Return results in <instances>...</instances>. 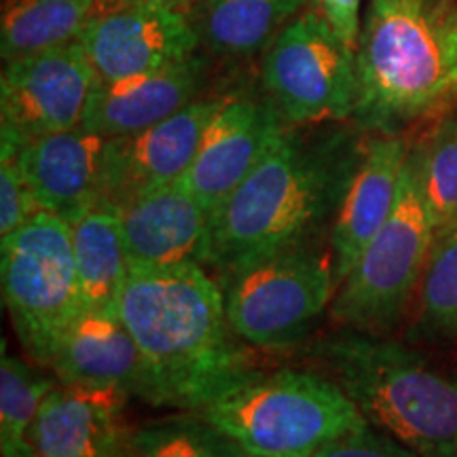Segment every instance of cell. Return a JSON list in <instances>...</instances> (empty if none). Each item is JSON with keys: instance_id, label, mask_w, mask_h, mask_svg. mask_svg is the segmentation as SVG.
Instances as JSON below:
<instances>
[{"instance_id": "cell-1", "label": "cell", "mask_w": 457, "mask_h": 457, "mask_svg": "<svg viewBox=\"0 0 457 457\" xmlns=\"http://www.w3.org/2000/svg\"><path fill=\"white\" fill-rule=\"evenodd\" d=\"M360 146L341 131L301 136L284 128L210 225L205 267L220 279L267 256L316 244L333 225Z\"/></svg>"}, {"instance_id": "cell-2", "label": "cell", "mask_w": 457, "mask_h": 457, "mask_svg": "<svg viewBox=\"0 0 457 457\" xmlns=\"http://www.w3.org/2000/svg\"><path fill=\"white\" fill-rule=\"evenodd\" d=\"M117 310L146 362L155 407L199 411L253 373L208 267L131 271Z\"/></svg>"}, {"instance_id": "cell-3", "label": "cell", "mask_w": 457, "mask_h": 457, "mask_svg": "<svg viewBox=\"0 0 457 457\" xmlns=\"http://www.w3.org/2000/svg\"><path fill=\"white\" fill-rule=\"evenodd\" d=\"M375 430L417 457H457V373L386 335L343 330L313 347Z\"/></svg>"}, {"instance_id": "cell-4", "label": "cell", "mask_w": 457, "mask_h": 457, "mask_svg": "<svg viewBox=\"0 0 457 457\" xmlns=\"http://www.w3.org/2000/svg\"><path fill=\"white\" fill-rule=\"evenodd\" d=\"M449 0H370L356 51L353 121L400 134L457 94Z\"/></svg>"}, {"instance_id": "cell-5", "label": "cell", "mask_w": 457, "mask_h": 457, "mask_svg": "<svg viewBox=\"0 0 457 457\" xmlns=\"http://www.w3.org/2000/svg\"><path fill=\"white\" fill-rule=\"evenodd\" d=\"M248 457H313L369 426L337 381L313 370H253L199 409Z\"/></svg>"}, {"instance_id": "cell-6", "label": "cell", "mask_w": 457, "mask_h": 457, "mask_svg": "<svg viewBox=\"0 0 457 457\" xmlns=\"http://www.w3.org/2000/svg\"><path fill=\"white\" fill-rule=\"evenodd\" d=\"M432 244L430 214L413 163L407 157L390 219L337 288L330 316L345 328L360 333H390L404 316L421 282Z\"/></svg>"}, {"instance_id": "cell-7", "label": "cell", "mask_w": 457, "mask_h": 457, "mask_svg": "<svg viewBox=\"0 0 457 457\" xmlns=\"http://www.w3.org/2000/svg\"><path fill=\"white\" fill-rule=\"evenodd\" d=\"M3 301L24 350L47 364L55 343L81 316L71 222L38 210L0 244Z\"/></svg>"}, {"instance_id": "cell-8", "label": "cell", "mask_w": 457, "mask_h": 457, "mask_svg": "<svg viewBox=\"0 0 457 457\" xmlns=\"http://www.w3.org/2000/svg\"><path fill=\"white\" fill-rule=\"evenodd\" d=\"M220 286L228 327L256 347L301 341L337 295L330 250L316 244L256 261Z\"/></svg>"}, {"instance_id": "cell-9", "label": "cell", "mask_w": 457, "mask_h": 457, "mask_svg": "<svg viewBox=\"0 0 457 457\" xmlns=\"http://www.w3.org/2000/svg\"><path fill=\"white\" fill-rule=\"evenodd\" d=\"M262 81L286 123L343 121L356 108V51L322 13H305L288 21L267 47Z\"/></svg>"}, {"instance_id": "cell-10", "label": "cell", "mask_w": 457, "mask_h": 457, "mask_svg": "<svg viewBox=\"0 0 457 457\" xmlns=\"http://www.w3.org/2000/svg\"><path fill=\"white\" fill-rule=\"evenodd\" d=\"M98 72L81 41L7 62L0 79L3 142L81 128Z\"/></svg>"}, {"instance_id": "cell-11", "label": "cell", "mask_w": 457, "mask_h": 457, "mask_svg": "<svg viewBox=\"0 0 457 457\" xmlns=\"http://www.w3.org/2000/svg\"><path fill=\"white\" fill-rule=\"evenodd\" d=\"M222 102L225 98L193 100L151 128L123 138H108L98 204L119 210L151 188L180 180Z\"/></svg>"}, {"instance_id": "cell-12", "label": "cell", "mask_w": 457, "mask_h": 457, "mask_svg": "<svg viewBox=\"0 0 457 457\" xmlns=\"http://www.w3.org/2000/svg\"><path fill=\"white\" fill-rule=\"evenodd\" d=\"M79 41L100 81H117L191 60L199 38L182 11L131 4L89 15Z\"/></svg>"}, {"instance_id": "cell-13", "label": "cell", "mask_w": 457, "mask_h": 457, "mask_svg": "<svg viewBox=\"0 0 457 457\" xmlns=\"http://www.w3.org/2000/svg\"><path fill=\"white\" fill-rule=\"evenodd\" d=\"M286 128L273 102L225 98L180 182L214 216Z\"/></svg>"}, {"instance_id": "cell-14", "label": "cell", "mask_w": 457, "mask_h": 457, "mask_svg": "<svg viewBox=\"0 0 457 457\" xmlns=\"http://www.w3.org/2000/svg\"><path fill=\"white\" fill-rule=\"evenodd\" d=\"M119 219L131 271L208 262L212 214L180 180L134 197Z\"/></svg>"}, {"instance_id": "cell-15", "label": "cell", "mask_w": 457, "mask_h": 457, "mask_svg": "<svg viewBox=\"0 0 457 457\" xmlns=\"http://www.w3.org/2000/svg\"><path fill=\"white\" fill-rule=\"evenodd\" d=\"M407 157L409 146L398 134H375L360 146L356 165L328 231L337 288L390 219Z\"/></svg>"}, {"instance_id": "cell-16", "label": "cell", "mask_w": 457, "mask_h": 457, "mask_svg": "<svg viewBox=\"0 0 457 457\" xmlns=\"http://www.w3.org/2000/svg\"><path fill=\"white\" fill-rule=\"evenodd\" d=\"M45 367L57 384L114 390L151 404L146 362L119 310L81 312L55 343Z\"/></svg>"}, {"instance_id": "cell-17", "label": "cell", "mask_w": 457, "mask_h": 457, "mask_svg": "<svg viewBox=\"0 0 457 457\" xmlns=\"http://www.w3.org/2000/svg\"><path fill=\"white\" fill-rule=\"evenodd\" d=\"M106 142L96 131L74 128L15 146L17 165L38 210L74 222L98 204Z\"/></svg>"}, {"instance_id": "cell-18", "label": "cell", "mask_w": 457, "mask_h": 457, "mask_svg": "<svg viewBox=\"0 0 457 457\" xmlns=\"http://www.w3.org/2000/svg\"><path fill=\"white\" fill-rule=\"evenodd\" d=\"M128 400L114 390L57 384L32 428V457H123Z\"/></svg>"}, {"instance_id": "cell-19", "label": "cell", "mask_w": 457, "mask_h": 457, "mask_svg": "<svg viewBox=\"0 0 457 457\" xmlns=\"http://www.w3.org/2000/svg\"><path fill=\"white\" fill-rule=\"evenodd\" d=\"M199 57L117 81L96 83L81 128L104 138L136 134L191 104L202 83Z\"/></svg>"}, {"instance_id": "cell-20", "label": "cell", "mask_w": 457, "mask_h": 457, "mask_svg": "<svg viewBox=\"0 0 457 457\" xmlns=\"http://www.w3.org/2000/svg\"><path fill=\"white\" fill-rule=\"evenodd\" d=\"M71 231L83 312L117 310L131 273L119 210L91 205L71 222Z\"/></svg>"}, {"instance_id": "cell-21", "label": "cell", "mask_w": 457, "mask_h": 457, "mask_svg": "<svg viewBox=\"0 0 457 457\" xmlns=\"http://www.w3.org/2000/svg\"><path fill=\"white\" fill-rule=\"evenodd\" d=\"M89 11V0H4L0 20L4 62L79 41Z\"/></svg>"}, {"instance_id": "cell-22", "label": "cell", "mask_w": 457, "mask_h": 457, "mask_svg": "<svg viewBox=\"0 0 457 457\" xmlns=\"http://www.w3.org/2000/svg\"><path fill=\"white\" fill-rule=\"evenodd\" d=\"M303 0H204L210 47L227 57H250L270 47Z\"/></svg>"}, {"instance_id": "cell-23", "label": "cell", "mask_w": 457, "mask_h": 457, "mask_svg": "<svg viewBox=\"0 0 457 457\" xmlns=\"http://www.w3.org/2000/svg\"><path fill=\"white\" fill-rule=\"evenodd\" d=\"M407 337L430 345L457 341V227L434 237Z\"/></svg>"}, {"instance_id": "cell-24", "label": "cell", "mask_w": 457, "mask_h": 457, "mask_svg": "<svg viewBox=\"0 0 457 457\" xmlns=\"http://www.w3.org/2000/svg\"><path fill=\"white\" fill-rule=\"evenodd\" d=\"M123 457H248L199 411L134 426Z\"/></svg>"}, {"instance_id": "cell-25", "label": "cell", "mask_w": 457, "mask_h": 457, "mask_svg": "<svg viewBox=\"0 0 457 457\" xmlns=\"http://www.w3.org/2000/svg\"><path fill=\"white\" fill-rule=\"evenodd\" d=\"M57 381L4 352L0 362V451L3 457H32V428Z\"/></svg>"}, {"instance_id": "cell-26", "label": "cell", "mask_w": 457, "mask_h": 457, "mask_svg": "<svg viewBox=\"0 0 457 457\" xmlns=\"http://www.w3.org/2000/svg\"><path fill=\"white\" fill-rule=\"evenodd\" d=\"M434 237L457 227V117H445L409 151Z\"/></svg>"}, {"instance_id": "cell-27", "label": "cell", "mask_w": 457, "mask_h": 457, "mask_svg": "<svg viewBox=\"0 0 457 457\" xmlns=\"http://www.w3.org/2000/svg\"><path fill=\"white\" fill-rule=\"evenodd\" d=\"M0 145H3V155H0V239H3L24 227L28 219L38 212V205L17 165L15 146L7 142Z\"/></svg>"}, {"instance_id": "cell-28", "label": "cell", "mask_w": 457, "mask_h": 457, "mask_svg": "<svg viewBox=\"0 0 457 457\" xmlns=\"http://www.w3.org/2000/svg\"><path fill=\"white\" fill-rule=\"evenodd\" d=\"M313 457H417L413 451L394 441L387 434L364 426L327 445Z\"/></svg>"}, {"instance_id": "cell-29", "label": "cell", "mask_w": 457, "mask_h": 457, "mask_svg": "<svg viewBox=\"0 0 457 457\" xmlns=\"http://www.w3.org/2000/svg\"><path fill=\"white\" fill-rule=\"evenodd\" d=\"M320 11L337 37L347 47L358 51L360 41V0H320Z\"/></svg>"}, {"instance_id": "cell-30", "label": "cell", "mask_w": 457, "mask_h": 457, "mask_svg": "<svg viewBox=\"0 0 457 457\" xmlns=\"http://www.w3.org/2000/svg\"><path fill=\"white\" fill-rule=\"evenodd\" d=\"M193 3H199V0H91L89 15L102 13V11L131 7V4H159V7H170V9L182 11Z\"/></svg>"}, {"instance_id": "cell-31", "label": "cell", "mask_w": 457, "mask_h": 457, "mask_svg": "<svg viewBox=\"0 0 457 457\" xmlns=\"http://www.w3.org/2000/svg\"><path fill=\"white\" fill-rule=\"evenodd\" d=\"M451 38H453V49L457 57V4H453V15H451Z\"/></svg>"}, {"instance_id": "cell-32", "label": "cell", "mask_w": 457, "mask_h": 457, "mask_svg": "<svg viewBox=\"0 0 457 457\" xmlns=\"http://www.w3.org/2000/svg\"><path fill=\"white\" fill-rule=\"evenodd\" d=\"M310 3L316 4V7H320V0H310Z\"/></svg>"}, {"instance_id": "cell-33", "label": "cell", "mask_w": 457, "mask_h": 457, "mask_svg": "<svg viewBox=\"0 0 457 457\" xmlns=\"http://www.w3.org/2000/svg\"><path fill=\"white\" fill-rule=\"evenodd\" d=\"M89 3H91V0H89Z\"/></svg>"}]
</instances>
